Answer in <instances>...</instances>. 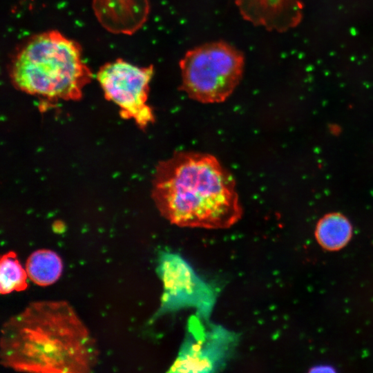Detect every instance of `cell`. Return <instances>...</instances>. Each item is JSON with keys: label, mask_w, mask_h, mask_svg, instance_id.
Wrapping results in <instances>:
<instances>
[{"label": "cell", "mask_w": 373, "mask_h": 373, "mask_svg": "<svg viewBox=\"0 0 373 373\" xmlns=\"http://www.w3.org/2000/svg\"><path fill=\"white\" fill-rule=\"evenodd\" d=\"M153 198L161 214L180 227L228 228L242 213L233 175L207 153L181 151L160 162Z\"/></svg>", "instance_id": "2"}, {"label": "cell", "mask_w": 373, "mask_h": 373, "mask_svg": "<svg viewBox=\"0 0 373 373\" xmlns=\"http://www.w3.org/2000/svg\"><path fill=\"white\" fill-rule=\"evenodd\" d=\"M153 66H139L122 59L100 67L97 79L105 97L120 109L122 115L142 127L154 119L147 104Z\"/></svg>", "instance_id": "5"}, {"label": "cell", "mask_w": 373, "mask_h": 373, "mask_svg": "<svg viewBox=\"0 0 373 373\" xmlns=\"http://www.w3.org/2000/svg\"><path fill=\"white\" fill-rule=\"evenodd\" d=\"M1 364L18 372L86 373L98 361L96 342L64 300L30 303L3 325Z\"/></svg>", "instance_id": "1"}, {"label": "cell", "mask_w": 373, "mask_h": 373, "mask_svg": "<svg viewBox=\"0 0 373 373\" xmlns=\"http://www.w3.org/2000/svg\"><path fill=\"white\" fill-rule=\"evenodd\" d=\"M242 19L267 30L286 31L301 18L298 0H235Z\"/></svg>", "instance_id": "8"}, {"label": "cell", "mask_w": 373, "mask_h": 373, "mask_svg": "<svg viewBox=\"0 0 373 373\" xmlns=\"http://www.w3.org/2000/svg\"><path fill=\"white\" fill-rule=\"evenodd\" d=\"M25 269L28 278L35 284L48 286L55 283L61 276L63 263L56 252L41 249L28 256Z\"/></svg>", "instance_id": "10"}, {"label": "cell", "mask_w": 373, "mask_h": 373, "mask_svg": "<svg viewBox=\"0 0 373 373\" xmlns=\"http://www.w3.org/2000/svg\"><path fill=\"white\" fill-rule=\"evenodd\" d=\"M352 236V227L349 220L340 213L324 216L318 222L315 238L319 245L329 251L344 248Z\"/></svg>", "instance_id": "9"}, {"label": "cell", "mask_w": 373, "mask_h": 373, "mask_svg": "<svg viewBox=\"0 0 373 373\" xmlns=\"http://www.w3.org/2000/svg\"><path fill=\"white\" fill-rule=\"evenodd\" d=\"M244 54L224 41L202 44L189 50L179 61L180 88L204 104L224 102L241 82Z\"/></svg>", "instance_id": "4"}, {"label": "cell", "mask_w": 373, "mask_h": 373, "mask_svg": "<svg viewBox=\"0 0 373 373\" xmlns=\"http://www.w3.org/2000/svg\"><path fill=\"white\" fill-rule=\"evenodd\" d=\"M13 84L28 94L50 99H77L92 73L75 41L57 30L32 37L12 60Z\"/></svg>", "instance_id": "3"}, {"label": "cell", "mask_w": 373, "mask_h": 373, "mask_svg": "<svg viewBox=\"0 0 373 373\" xmlns=\"http://www.w3.org/2000/svg\"><path fill=\"white\" fill-rule=\"evenodd\" d=\"M28 274L12 251L1 256L0 261V292L8 294L27 289Z\"/></svg>", "instance_id": "11"}, {"label": "cell", "mask_w": 373, "mask_h": 373, "mask_svg": "<svg viewBox=\"0 0 373 373\" xmlns=\"http://www.w3.org/2000/svg\"><path fill=\"white\" fill-rule=\"evenodd\" d=\"M189 329L191 336L171 371H214L224 361L233 341V336L220 328L207 331L198 318L192 319Z\"/></svg>", "instance_id": "6"}, {"label": "cell", "mask_w": 373, "mask_h": 373, "mask_svg": "<svg viewBox=\"0 0 373 373\" xmlns=\"http://www.w3.org/2000/svg\"><path fill=\"white\" fill-rule=\"evenodd\" d=\"M164 282L163 307L166 309L193 305L208 309L212 296L207 287L180 258L166 254L160 266Z\"/></svg>", "instance_id": "7"}]
</instances>
